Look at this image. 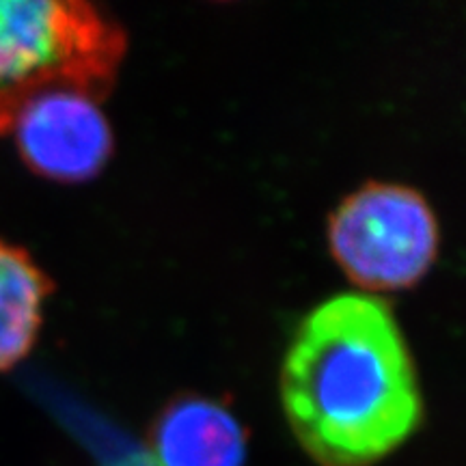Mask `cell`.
Here are the masks:
<instances>
[{"label":"cell","mask_w":466,"mask_h":466,"mask_svg":"<svg viewBox=\"0 0 466 466\" xmlns=\"http://www.w3.org/2000/svg\"><path fill=\"white\" fill-rule=\"evenodd\" d=\"M294 436L319 466H370L419 428L415 363L387 302L341 294L302 319L281 370Z\"/></svg>","instance_id":"6da1fadb"},{"label":"cell","mask_w":466,"mask_h":466,"mask_svg":"<svg viewBox=\"0 0 466 466\" xmlns=\"http://www.w3.org/2000/svg\"><path fill=\"white\" fill-rule=\"evenodd\" d=\"M121 56L124 35L91 5L0 0V132L44 89L102 96Z\"/></svg>","instance_id":"7a4b0ae2"},{"label":"cell","mask_w":466,"mask_h":466,"mask_svg":"<svg viewBox=\"0 0 466 466\" xmlns=\"http://www.w3.org/2000/svg\"><path fill=\"white\" fill-rule=\"evenodd\" d=\"M329 247L359 288L406 289L428 275L439 255V220L417 190L367 184L333 212Z\"/></svg>","instance_id":"3957f363"},{"label":"cell","mask_w":466,"mask_h":466,"mask_svg":"<svg viewBox=\"0 0 466 466\" xmlns=\"http://www.w3.org/2000/svg\"><path fill=\"white\" fill-rule=\"evenodd\" d=\"M11 127L22 160L55 182H86L113 154V130L96 97L69 86L35 93L15 110Z\"/></svg>","instance_id":"277c9868"},{"label":"cell","mask_w":466,"mask_h":466,"mask_svg":"<svg viewBox=\"0 0 466 466\" xmlns=\"http://www.w3.org/2000/svg\"><path fill=\"white\" fill-rule=\"evenodd\" d=\"M149 453L154 466H244L247 432L220 401L188 395L156 419Z\"/></svg>","instance_id":"5b68a950"},{"label":"cell","mask_w":466,"mask_h":466,"mask_svg":"<svg viewBox=\"0 0 466 466\" xmlns=\"http://www.w3.org/2000/svg\"><path fill=\"white\" fill-rule=\"evenodd\" d=\"M50 288L26 250L0 242V371L33 350Z\"/></svg>","instance_id":"8992f818"}]
</instances>
